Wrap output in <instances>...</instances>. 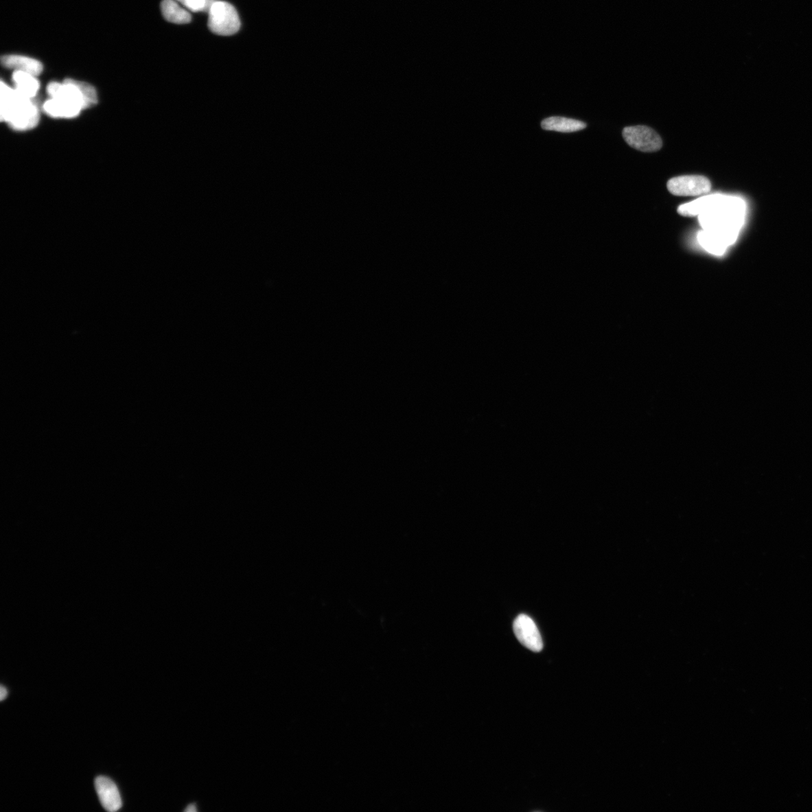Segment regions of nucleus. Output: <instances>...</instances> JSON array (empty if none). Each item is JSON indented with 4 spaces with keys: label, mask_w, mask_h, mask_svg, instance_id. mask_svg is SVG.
I'll return each mask as SVG.
<instances>
[{
    "label": "nucleus",
    "mask_w": 812,
    "mask_h": 812,
    "mask_svg": "<svg viewBox=\"0 0 812 812\" xmlns=\"http://www.w3.org/2000/svg\"><path fill=\"white\" fill-rule=\"evenodd\" d=\"M2 64L6 68L28 72L35 76H39L43 70L42 63L25 56L5 55L2 56Z\"/></svg>",
    "instance_id": "nucleus-8"
},
{
    "label": "nucleus",
    "mask_w": 812,
    "mask_h": 812,
    "mask_svg": "<svg viewBox=\"0 0 812 812\" xmlns=\"http://www.w3.org/2000/svg\"><path fill=\"white\" fill-rule=\"evenodd\" d=\"M209 15V28L216 34L231 36L240 28L239 14L235 8L227 2L213 3Z\"/></svg>",
    "instance_id": "nucleus-3"
},
{
    "label": "nucleus",
    "mask_w": 812,
    "mask_h": 812,
    "mask_svg": "<svg viewBox=\"0 0 812 812\" xmlns=\"http://www.w3.org/2000/svg\"><path fill=\"white\" fill-rule=\"evenodd\" d=\"M1 120L19 131L34 128L39 121L38 106L32 98L22 95L15 88L1 82Z\"/></svg>",
    "instance_id": "nucleus-2"
},
{
    "label": "nucleus",
    "mask_w": 812,
    "mask_h": 812,
    "mask_svg": "<svg viewBox=\"0 0 812 812\" xmlns=\"http://www.w3.org/2000/svg\"><path fill=\"white\" fill-rule=\"evenodd\" d=\"M43 110L48 116L52 118H72L78 116L82 110L59 98L50 97V99L44 103Z\"/></svg>",
    "instance_id": "nucleus-9"
},
{
    "label": "nucleus",
    "mask_w": 812,
    "mask_h": 812,
    "mask_svg": "<svg viewBox=\"0 0 812 812\" xmlns=\"http://www.w3.org/2000/svg\"><path fill=\"white\" fill-rule=\"evenodd\" d=\"M747 216V205L736 196L719 194L716 201L698 216L702 231L697 240L701 247L721 256L736 242Z\"/></svg>",
    "instance_id": "nucleus-1"
},
{
    "label": "nucleus",
    "mask_w": 812,
    "mask_h": 812,
    "mask_svg": "<svg viewBox=\"0 0 812 812\" xmlns=\"http://www.w3.org/2000/svg\"><path fill=\"white\" fill-rule=\"evenodd\" d=\"M514 633L518 641L533 652L543 649V642L534 621L526 614H520L513 623Z\"/></svg>",
    "instance_id": "nucleus-6"
},
{
    "label": "nucleus",
    "mask_w": 812,
    "mask_h": 812,
    "mask_svg": "<svg viewBox=\"0 0 812 812\" xmlns=\"http://www.w3.org/2000/svg\"><path fill=\"white\" fill-rule=\"evenodd\" d=\"M95 787L98 797L106 811L114 812L121 808L122 801L118 787L110 778L97 777Z\"/></svg>",
    "instance_id": "nucleus-7"
},
{
    "label": "nucleus",
    "mask_w": 812,
    "mask_h": 812,
    "mask_svg": "<svg viewBox=\"0 0 812 812\" xmlns=\"http://www.w3.org/2000/svg\"><path fill=\"white\" fill-rule=\"evenodd\" d=\"M163 17L171 23H187L191 21V15L180 7L176 0H163L161 3Z\"/></svg>",
    "instance_id": "nucleus-12"
},
{
    "label": "nucleus",
    "mask_w": 812,
    "mask_h": 812,
    "mask_svg": "<svg viewBox=\"0 0 812 812\" xmlns=\"http://www.w3.org/2000/svg\"><path fill=\"white\" fill-rule=\"evenodd\" d=\"M194 12H209L213 3L211 0H176Z\"/></svg>",
    "instance_id": "nucleus-14"
},
{
    "label": "nucleus",
    "mask_w": 812,
    "mask_h": 812,
    "mask_svg": "<svg viewBox=\"0 0 812 812\" xmlns=\"http://www.w3.org/2000/svg\"><path fill=\"white\" fill-rule=\"evenodd\" d=\"M718 196L719 194H713L702 196L700 199L679 207L678 211L680 216L686 217L698 216L703 211L709 207L714 202L716 201Z\"/></svg>",
    "instance_id": "nucleus-13"
},
{
    "label": "nucleus",
    "mask_w": 812,
    "mask_h": 812,
    "mask_svg": "<svg viewBox=\"0 0 812 812\" xmlns=\"http://www.w3.org/2000/svg\"><path fill=\"white\" fill-rule=\"evenodd\" d=\"M541 126L544 129L561 133L576 132V131L584 129L587 127L584 122L563 117L546 118L541 122Z\"/></svg>",
    "instance_id": "nucleus-10"
},
{
    "label": "nucleus",
    "mask_w": 812,
    "mask_h": 812,
    "mask_svg": "<svg viewBox=\"0 0 812 812\" xmlns=\"http://www.w3.org/2000/svg\"><path fill=\"white\" fill-rule=\"evenodd\" d=\"M667 188L669 191L675 196H700L710 192L711 184L710 180L704 176H683L670 179Z\"/></svg>",
    "instance_id": "nucleus-5"
},
{
    "label": "nucleus",
    "mask_w": 812,
    "mask_h": 812,
    "mask_svg": "<svg viewBox=\"0 0 812 812\" xmlns=\"http://www.w3.org/2000/svg\"><path fill=\"white\" fill-rule=\"evenodd\" d=\"M8 695L7 689L4 686L0 687V700L3 701Z\"/></svg>",
    "instance_id": "nucleus-15"
},
{
    "label": "nucleus",
    "mask_w": 812,
    "mask_h": 812,
    "mask_svg": "<svg viewBox=\"0 0 812 812\" xmlns=\"http://www.w3.org/2000/svg\"><path fill=\"white\" fill-rule=\"evenodd\" d=\"M623 137L633 149L643 152L659 151L663 142L654 129L646 126L628 127L623 130Z\"/></svg>",
    "instance_id": "nucleus-4"
},
{
    "label": "nucleus",
    "mask_w": 812,
    "mask_h": 812,
    "mask_svg": "<svg viewBox=\"0 0 812 812\" xmlns=\"http://www.w3.org/2000/svg\"><path fill=\"white\" fill-rule=\"evenodd\" d=\"M37 76L21 71H14L12 76L15 89L22 95L34 98L39 90V82Z\"/></svg>",
    "instance_id": "nucleus-11"
}]
</instances>
